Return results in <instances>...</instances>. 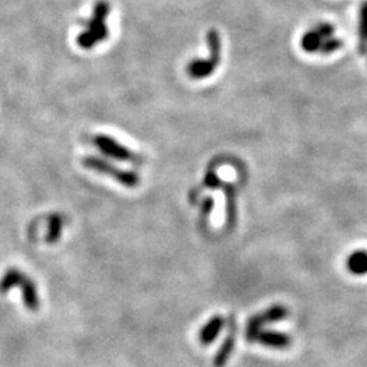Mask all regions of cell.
Masks as SVG:
<instances>
[{
  "label": "cell",
  "instance_id": "9c48e42d",
  "mask_svg": "<svg viewBox=\"0 0 367 367\" xmlns=\"http://www.w3.org/2000/svg\"><path fill=\"white\" fill-rule=\"evenodd\" d=\"M253 339H257L259 342L263 343L267 347L283 350L287 348L292 344V338L289 335L280 333V332H263L257 333Z\"/></svg>",
  "mask_w": 367,
  "mask_h": 367
},
{
  "label": "cell",
  "instance_id": "277c9868",
  "mask_svg": "<svg viewBox=\"0 0 367 367\" xmlns=\"http://www.w3.org/2000/svg\"><path fill=\"white\" fill-rule=\"evenodd\" d=\"M80 162L86 169L96 171V173L103 174V175H108V177L113 178L115 181H117L120 185L125 187V188H136L141 184V175L138 173L120 169L116 165L108 162L106 159L93 157V155H87V157H83Z\"/></svg>",
  "mask_w": 367,
  "mask_h": 367
},
{
  "label": "cell",
  "instance_id": "8992f818",
  "mask_svg": "<svg viewBox=\"0 0 367 367\" xmlns=\"http://www.w3.org/2000/svg\"><path fill=\"white\" fill-rule=\"evenodd\" d=\"M22 285L24 292V303L29 309L34 310L38 308V298H37V292L34 290V285L30 282V279L21 273L17 268H11L6 272V275L1 278L0 282V292L7 293L11 287Z\"/></svg>",
  "mask_w": 367,
  "mask_h": 367
},
{
  "label": "cell",
  "instance_id": "5b68a950",
  "mask_svg": "<svg viewBox=\"0 0 367 367\" xmlns=\"http://www.w3.org/2000/svg\"><path fill=\"white\" fill-rule=\"evenodd\" d=\"M92 142L102 154H105L106 157H109L112 159H116L119 162L135 164V165L143 164L142 158L135 151H132L129 147L124 146L120 142H117L115 138H112L109 135L98 134L92 138Z\"/></svg>",
  "mask_w": 367,
  "mask_h": 367
},
{
  "label": "cell",
  "instance_id": "3957f363",
  "mask_svg": "<svg viewBox=\"0 0 367 367\" xmlns=\"http://www.w3.org/2000/svg\"><path fill=\"white\" fill-rule=\"evenodd\" d=\"M208 56L206 59H194L187 66V73L192 79H206L215 73L222 60V40L215 29L207 33Z\"/></svg>",
  "mask_w": 367,
  "mask_h": 367
},
{
  "label": "cell",
  "instance_id": "ba28073f",
  "mask_svg": "<svg viewBox=\"0 0 367 367\" xmlns=\"http://www.w3.org/2000/svg\"><path fill=\"white\" fill-rule=\"evenodd\" d=\"M348 272L357 276L367 275V250H355L352 252L345 261Z\"/></svg>",
  "mask_w": 367,
  "mask_h": 367
},
{
  "label": "cell",
  "instance_id": "4fadbf2b",
  "mask_svg": "<svg viewBox=\"0 0 367 367\" xmlns=\"http://www.w3.org/2000/svg\"><path fill=\"white\" fill-rule=\"evenodd\" d=\"M366 55H367V53H366Z\"/></svg>",
  "mask_w": 367,
  "mask_h": 367
},
{
  "label": "cell",
  "instance_id": "7a4b0ae2",
  "mask_svg": "<svg viewBox=\"0 0 367 367\" xmlns=\"http://www.w3.org/2000/svg\"><path fill=\"white\" fill-rule=\"evenodd\" d=\"M301 48L310 55H332L343 48V41L335 36L333 24L319 22L302 34Z\"/></svg>",
  "mask_w": 367,
  "mask_h": 367
},
{
  "label": "cell",
  "instance_id": "30bf717a",
  "mask_svg": "<svg viewBox=\"0 0 367 367\" xmlns=\"http://www.w3.org/2000/svg\"><path fill=\"white\" fill-rule=\"evenodd\" d=\"M358 49L361 55L367 53V0L361 4L358 21Z\"/></svg>",
  "mask_w": 367,
  "mask_h": 367
},
{
  "label": "cell",
  "instance_id": "8fae6325",
  "mask_svg": "<svg viewBox=\"0 0 367 367\" xmlns=\"http://www.w3.org/2000/svg\"><path fill=\"white\" fill-rule=\"evenodd\" d=\"M223 319L222 318H215L214 319V322H211L204 331H203V333H201V340L203 342H211V340H214V338L217 336L215 333H217V331L218 329H222V326H223Z\"/></svg>",
  "mask_w": 367,
  "mask_h": 367
},
{
  "label": "cell",
  "instance_id": "7c38bea8",
  "mask_svg": "<svg viewBox=\"0 0 367 367\" xmlns=\"http://www.w3.org/2000/svg\"><path fill=\"white\" fill-rule=\"evenodd\" d=\"M49 222H50L48 236L50 238H49V241H55V240L59 238V236H60V230H62V227H63V220H62V218H60L59 215H53Z\"/></svg>",
  "mask_w": 367,
  "mask_h": 367
},
{
  "label": "cell",
  "instance_id": "6da1fadb",
  "mask_svg": "<svg viewBox=\"0 0 367 367\" xmlns=\"http://www.w3.org/2000/svg\"><path fill=\"white\" fill-rule=\"evenodd\" d=\"M110 13V4L106 0H99L94 4L92 17L86 21L82 33L76 36V44L79 48L89 50L97 47L109 37V27L106 18Z\"/></svg>",
  "mask_w": 367,
  "mask_h": 367
},
{
  "label": "cell",
  "instance_id": "52a82bcc",
  "mask_svg": "<svg viewBox=\"0 0 367 367\" xmlns=\"http://www.w3.org/2000/svg\"><path fill=\"white\" fill-rule=\"evenodd\" d=\"M287 316V309L283 308V306H273L268 309L267 312L259 315L257 317L253 318L252 322L249 324V338L253 335L257 333L259 328L263 325V324H268V322H276V321H280L283 318Z\"/></svg>",
  "mask_w": 367,
  "mask_h": 367
}]
</instances>
